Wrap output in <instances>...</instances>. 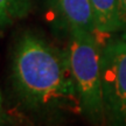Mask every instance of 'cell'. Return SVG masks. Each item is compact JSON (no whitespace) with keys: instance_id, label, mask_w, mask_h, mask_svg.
Listing matches in <instances>:
<instances>
[{"instance_id":"obj_5","label":"cell","mask_w":126,"mask_h":126,"mask_svg":"<svg viewBox=\"0 0 126 126\" xmlns=\"http://www.w3.org/2000/svg\"><path fill=\"white\" fill-rule=\"evenodd\" d=\"M96 31L102 34H117L119 28L120 0H90Z\"/></svg>"},{"instance_id":"obj_7","label":"cell","mask_w":126,"mask_h":126,"mask_svg":"<svg viewBox=\"0 0 126 126\" xmlns=\"http://www.w3.org/2000/svg\"><path fill=\"white\" fill-rule=\"evenodd\" d=\"M118 35L120 39L126 40V0H120L119 5V28Z\"/></svg>"},{"instance_id":"obj_1","label":"cell","mask_w":126,"mask_h":126,"mask_svg":"<svg viewBox=\"0 0 126 126\" xmlns=\"http://www.w3.org/2000/svg\"><path fill=\"white\" fill-rule=\"evenodd\" d=\"M11 81L25 108L37 112H55L78 105L65 50L33 32H25L13 48Z\"/></svg>"},{"instance_id":"obj_8","label":"cell","mask_w":126,"mask_h":126,"mask_svg":"<svg viewBox=\"0 0 126 126\" xmlns=\"http://www.w3.org/2000/svg\"><path fill=\"white\" fill-rule=\"evenodd\" d=\"M9 123H12V118L5 109L4 97H2V92L0 90V125H6Z\"/></svg>"},{"instance_id":"obj_4","label":"cell","mask_w":126,"mask_h":126,"mask_svg":"<svg viewBox=\"0 0 126 126\" xmlns=\"http://www.w3.org/2000/svg\"><path fill=\"white\" fill-rule=\"evenodd\" d=\"M54 13L68 32L96 33L90 0H49Z\"/></svg>"},{"instance_id":"obj_3","label":"cell","mask_w":126,"mask_h":126,"mask_svg":"<svg viewBox=\"0 0 126 126\" xmlns=\"http://www.w3.org/2000/svg\"><path fill=\"white\" fill-rule=\"evenodd\" d=\"M100 65L105 120L126 125V40L119 37L102 47Z\"/></svg>"},{"instance_id":"obj_6","label":"cell","mask_w":126,"mask_h":126,"mask_svg":"<svg viewBox=\"0 0 126 126\" xmlns=\"http://www.w3.org/2000/svg\"><path fill=\"white\" fill-rule=\"evenodd\" d=\"M32 6L33 0H0V32L26 18Z\"/></svg>"},{"instance_id":"obj_2","label":"cell","mask_w":126,"mask_h":126,"mask_svg":"<svg viewBox=\"0 0 126 126\" xmlns=\"http://www.w3.org/2000/svg\"><path fill=\"white\" fill-rule=\"evenodd\" d=\"M72 81L76 88L78 109L92 123L105 120L102 92V47L94 34L69 32L65 48Z\"/></svg>"}]
</instances>
